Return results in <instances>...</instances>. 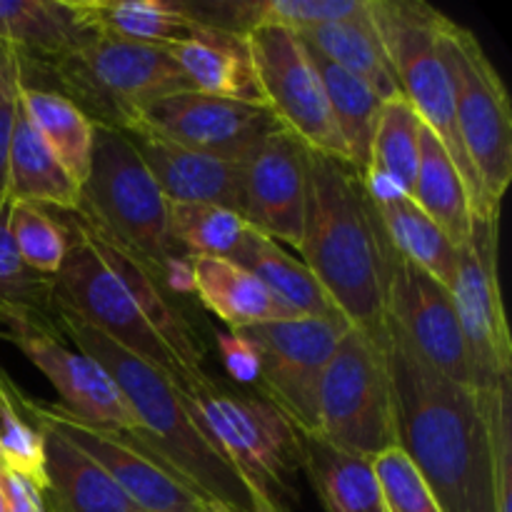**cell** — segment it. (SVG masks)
I'll use <instances>...</instances> for the list:
<instances>
[{
	"label": "cell",
	"instance_id": "cell-34",
	"mask_svg": "<svg viewBox=\"0 0 512 512\" xmlns=\"http://www.w3.org/2000/svg\"><path fill=\"white\" fill-rule=\"evenodd\" d=\"M308 53L313 58L320 80H323L330 113H333L338 133L343 138L345 153H348V163L363 175L368 170L370 145H373L375 125H378V115L385 100L368 83H363L353 73L330 63L325 55H320L310 45Z\"/></svg>",
	"mask_w": 512,
	"mask_h": 512
},
{
	"label": "cell",
	"instance_id": "cell-15",
	"mask_svg": "<svg viewBox=\"0 0 512 512\" xmlns=\"http://www.w3.org/2000/svg\"><path fill=\"white\" fill-rule=\"evenodd\" d=\"M275 128L280 123L265 105L183 90L150 103L123 133L150 135L195 153L240 163Z\"/></svg>",
	"mask_w": 512,
	"mask_h": 512
},
{
	"label": "cell",
	"instance_id": "cell-29",
	"mask_svg": "<svg viewBox=\"0 0 512 512\" xmlns=\"http://www.w3.org/2000/svg\"><path fill=\"white\" fill-rule=\"evenodd\" d=\"M8 200L40 205L48 210H78L80 188L38 130L25 118L23 108L15 118L8 153Z\"/></svg>",
	"mask_w": 512,
	"mask_h": 512
},
{
	"label": "cell",
	"instance_id": "cell-5",
	"mask_svg": "<svg viewBox=\"0 0 512 512\" xmlns=\"http://www.w3.org/2000/svg\"><path fill=\"white\" fill-rule=\"evenodd\" d=\"M370 15L385 45L400 95L413 105L420 123L433 130L468 185L473 213L480 218L500 215L488 208L475 170L465 155L455 120L453 83L445 65L440 33L448 15L423 0H370Z\"/></svg>",
	"mask_w": 512,
	"mask_h": 512
},
{
	"label": "cell",
	"instance_id": "cell-10",
	"mask_svg": "<svg viewBox=\"0 0 512 512\" xmlns=\"http://www.w3.org/2000/svg\"><path fill=\"white\" fill-rule=\"evenodd\" d=\"M68 233V253H65L63 265L58 273L50 278V293L58 308L68 310L75 318L85 320L90 328L108 335L113 343L133 353L135 358L145 360L168 375L180 390L188 388L190 383L200 380L203 375H190L183 365L178 363L168 345L155 335V330L145 323L138 305L123 288L118 275L100 260V255L70 228L68 220L60 210H53Z\"/></svg>",
	"mask_w": 512,
	"mask_h": 512
},
{
	"label": "cell",
	"instance_id": "cell-1",
	"mask_svg": "<svg viewBox=\"0 0 512 512\" xmlns=\"http://www.w3.org/2000/svg\"><path fill=\"white\" fill-rule=\"evenodd\" d=\"M395 445L440 512H500L493 450L478 393L430 368L388 320Z\"/></svg>",
	"mask_w": 512,
	"mask_h": 512
},
{
	"label": "cell",
	"instance_id": "cell-27",
	"mask_svg": "<svg viewBox=\"0 0 512 512\" xmlns=\"http://www.w3.org/2000/svg\"><path fill=\"white\" fill-rule=\"evenodd\" d=\"M420 133L423 123L403 95L385 100L370 145L368 170L363 173L370 198L390 200L413 195L420 160Z\"/></svg>",
	"mask_w": 512,
	"mask_h": 512
},
{
	"label": "cell",
	"instance_id": "cell-44",
	"mask_svg": "<svg viewBox=\"0 0 512 512\" xmlns=\"http://www.w3.org/2000/svg\"><path fill=\"white\" fill-rule=\"evenodd\" d=\"M200 512H225V510H220L218 505H205V508L200 510Z\"/></svg>",
	"mask_w": 512,
	"mask_h": 512
},
{
	"label": "cell",
	"instance_id": "cell-6",
	"mask_svg": "<svg viewBox=\"0 0 512 512\" xmlns=\"http://www.w3.org/2000/svg\"><path fill=\"white\" fill-rule=\"evenodd\" d=\"M78 213L145 260L160 278L170 265L190 258L170 235L168 200L123 130L95 125L93 158L80 185Z\"/></svg>",
	"mask_w": 512,
	"mask_h": 512
},
{
	"label": "cell",
	"instance_id": "cell-22",
	"mask_svg": "<svg viewBox=\"0 0 512 512\" xmlns=\"http://www.w3.org/2000/svg\"><path fill=\"white\" fill-rule=\"evenodd\" d=\"M40 428L45 435L43 495L50 512H143L98 463L55 430Z\"/></svg>",
	"mask_w": 512,
	"mask_h": 512
},
{
	"label": "cell",
	"instance_id": "cell-14",
	"mask_svg": "<svg viewBox=\"0 0 512 512\" xmlns=\"http://www.w3.org/2000/svg\"><path fill=\"white\" fill-rule=\"evenodd\" d=\"M25 408L40 425L63 435L70 445L98 463L143 512H200L205 505H213L133 435L95 428L73 418L60 405L40 403L30 395H25Z\"/></svg>",
	"mask_w": 512,
	"mask_h": 512
},
{
	"label": "cell",
	"instance_id": "cell-25",
	"mask_svg": "<svg viewBox=\"0 0 512 512\" xmlns=\"http://www.w3.org/2000/svg\"><path fill=\"white\" fill-rule=\"evenodd\" d=\"M75 8L95 35L125 43L170 48L203 30L183 0H75Z\"/></svg>",
	"mask_w": 512,
	"mask_h": 512
},
{
	"label": "cell",
	"instance_id": "cell-45",
	"mask_svg": "<svg viewBox=\"0 0 512 512\" xmlns=\"http://www.w3.org/2000/svg\"><path fill=\"white\" fill-rule=\"evenodd\" d=\"M0 512H8V505H5V498H3V493H0Z\"/></svg>",
	"mask_w": 512,
	"mask_h": 512
},
{
	"label": "cell",
	"instance_id": "cell-24",
	"mask_svg": "<svg viewBox=\"0 0 512 512\" xmlns=\"http://www.w3.org/2000/svg\"><path fill=\"white\" fill-rule=\"evenodd\" d=\"M93 38L75 0H0V45L33 65L50 63Z\"/></svg>",
	"mask_w": 512,
	"mask_h": 512
},
{
	"label": "cell",
	"instance_id": "cell-2",
	"mask_svg": "<svg viewBox=\"0 0 512 512\" xmlns=\"http://www.w3.org/2000/svg\"><path fill=\"white\" fill-rule=\"evenodd\" d=\"M298 253L340 315L385 343L395 250L363 175L345 160L310 150L308 208Z\"/></svg>",
	"mask_w": 512,
	"mask_h": 512
},
{
	"label": "cell",
	"instance_id": "cell-19",
	"mask_svg": "<svg viewBox=\"0 0 512 512\" xmlns=\"http://www.w3.org/2000/svg\"><path fill=\"white\" fill-rule=\"evenodd\" d=\"M63 218L68 220L70 228L100 255L105 265L118 275V280L123 283V288L128 290V295L133 298V303L138 305L140 315L145 318V323L155 330L160 340L168 345L170 353L178 358V363L188 370L190 375H208L203 370L205 363V343L203 338L195 330V323L190 320V315L185 313L183 303L165 288L163 278L150 268L145 260H140L138 255L130 253L125 245H120L118 240L110 238L105 230H100L98 225L90 223L85 215H80L78 210H60Z\"/></svg>",
	"mask_w": 512,
	"mask_h": 512
},
{
	"label": "cell",
	"instance_id": "cell-30",
	"mask_svg": "<svg viewBox=\"0 0 512 512\" xmlns=\"http://www.w3.org/2000/svg\"><path fill=\"white\" fill-rule=\"evenodd\" d=\"M410 198L448 235L455 248L468 240L475 218L468 185L438 135L425 125L420 133L418 175Z\"/></svg>",
	"mask_w": 512,
	"mask_h": 512
},
{
	"label": "cell",
	"instance_id": "cell-12",
	"mask_svg": "<svg viewBox=\"0 0 512 512\" xmlns=\"http://www.w3.org/2000/svg\"><path fill=\"white\" fill-rule=\"evenodd\" d=\"M498 218L475 215L468 240L458 245V268L450 283L473 390H490L512 378V340L498 275Z\"/></svg>",
	"mask_w": 512,
	"mask_h": 512
},
{
	"label": "cell",
	"instance_id": "cell-4",
	"mask_svg": "<svg viewBox=\"0 0 512 512\" xmlns=\"http://www.w3.org/2000/svg\"><path fill=\"white\" fill-rule=\"evenodd\" d=\"M180 398L195 428L243 480L258 508L285 512V500L298 495L290 480L300 470V430L288 415L263 393L230 390L210 375L180 390Z\"/></svg>",
	"mask_w": 512,
	"mask_h": 512
},
{
	"label": "cell",
	"instance_id": "cell-18",
	"mask_svg": "<svg viewBox=\"0 0 512 512\" xmlns=\"http://www.w3.org/2000/svg\"><path fill=\"white\" fill-rule=\"evenodd\" d=\"M13 343L60 395V408L73 418L113 433H133L135 418L108 370L88 353L70 348L63 330H18L3 335Z\"/></svg>",
	"mask_w": 512,
	"mask_h": 512
},
{
	"label": "cell",
	"instance_id": "cell-13",
	"mask_svg": "<svg viewBox=\"0 0 512 512\" xmlns=\"http://www.w3.org/2000/svg\"><path fill=\"white\" fill-rule=\"evenodd\" d=\"M348 328L345 318H290L238 330L260 355V393L300 433H318L320 380Z\"/></svg>",
	"mask_w": 512,
	"mask_h": 512
},
{
	"label": "cell",
	"instance_id": "cell-26",
	"mask_svg": "<svg viewBox=\"0 0 512 512\" xmlns=\"http://www.w3.org/2000/svg\"><path fill=\"white\" fill-rule=\"evenodd\" d=\"M300 470L313 483L325 512H385L368 458L335 448L315 433H300Z\"/></svg>",
	"mask_w": 512,
	"mask_h": 512
},
{
	"label": "cell",
	"instance_id": "cell-35",
	"mask_svg": "<svg viewBox=\"0 0 512 512\" xmlns=\"http://www.w3.org/2000/svg\"><path fill=\"white\" fill-rule=\"evenodd\" d=\"M373 203L378 208L383 228L395 253L418 265L428 275H433L445 288H450L455 278V268H458V248L450 243L448 235L408 195L390 200H373Z\"/></svg>",
	"mask_w": 512,
	"mask_h": 512
},
{
	"label": "cell",
	"instance_id": "cell-21",
	"mask_svg": "<svg viewBox=\"0 0 512 512\" xmlns=\"http://www.w3.org/2000/svg\"><path fill=\"white\" fill-rule=\"evenodd\" d=\"M190 88L203 95L265 105L245 35L203 25L195 38L170 45Z\"/></svg>",
	"mask_w": 512,
	"mask_h": 512
},
{
	"label": "cell",
	"instance_id": "cell-7",
	"mask_svg": "<svg viewBox=\"0 0 512 512\" xmlns=\"http://www.w3.org/2000/svg\"><path fill=\"white\" fill-rule=\"evenodd\" d=\"M45 68L55 80L53 90L73 100L90 123L115 130H128L155 100L193 90L168 48L103 35L50 60Z\"/></svg>",
	"mask_w": 512,
	"mask_h": 512
},
{
	"label": "cell",
	"instance_id": "cell-37",
	"mask_svg": "<svg viewBox=\"0 0 512 512\" xmlns=\"http://www.w3.org/2000/svg\"><path fill=\"white\" fill-rule=\"evenodd\" d=\"M0 465L45 490V435L25 408V393L0 370Z\"/></svg>",
	"mask_w": 512,
	"mask_h": 512
},
{
	"label": "cell",
	"instance_id": "cell-33",
	"mask_svg": "<svg viewBox=\"0 0 512 512\" xmlns=\"http://www.w3.org/2000/svg\"><path fill=\"white\" fill-rule=\"evenodd\" d=\"M10 200L0 198V335L18 330H60L50 278L20 260L8 225Z\"/></svg>",
	"mask_w": 512,
	"mask_h": 512
},
{
	"label": "cell",
	"instance_id": "cell-36",
	"mask_svg": "<svg viewBox=\"0 0 512 512\" xmlns=\"http://www.w3.org/2000/svg\"><path fill=\"white\" fill-rule=\"evenodd\" d=\"M168 225L175 245L190 258L238 260L248 243L250 225L223 205L168 203Z\"/></svg>",
	"mask_w": 512,
	"mask_h": 512
},
{
	"label": "cell",
	"instance_id": "cell-11",
	"mask_svg": "<svg viewBox=\"0 0 512 512\" xmlns=\"http://www.w3.org/2000/svg\"><path fill=\"white\" fill-rule=\"evenodd\" d=\"M245 38L263 90L265 108L273 113V118L295 138L303 140L313 153L348 163L323 80L303 38L283 25H258Z\"/></svg>",
	"mask_w": 512,
	"mask_h": 512
},
{
	"label": "cell",
	"instance_id": "cell-32",
	"mask_svg": "<svg viewBox=\"0 0 512 512\" xmlns=\"http://www.w3.org/2000/svg\"><path fill=\"white\" fill-rule=\"evenodd\" d=\"M20 108L45 140L65 173L80 185L90 173L95 125L70 98L53 88L25 85L20 88Z\"/></svg>",
	"mask_w": 512,
	"mask_h": 512
},
{
	"label": "cell",
	"instance_id": "cell-46",
	"mask_svg": "<svg viewBox=\"0 0 512 512\" xmlns=\"http://www.w3.org/2000/svg\"><path fill=\"white\" fill-rule=\"evenodd\" d=\"M253 512H275V510H268V508H258V510H253Z\"/></svg>",
	"mask_w": 512,
	"mask_h": 512
},
{
	"label": "cell",
	"instance_id": "cell-9",
	"mask_svg": "<svg viewBox=\"0 0 512 512\" xmlns=\"http://www.w3.org/2000/svg\"><path fill=\"white\" fill-rule=\"evenodd\" d=\"M315 435L368 460L395 448L393 388L385 343L353 325L340 338L320 380Z\"/></svg>",
	"mask_w": 512,
	"mask_h": 512
},
{
	"label": "cell",
	"instance_id": "cell-28",
	"mask_svg": "<svg viewBox=\"0 0 512 512\" xmlns=\"http://www.w3.org/2000/svg\"><path fill=\"white\" fill-rule=\"evenodd\" d=\"M298 35L303 38V43L325 55L330 63L368 83L383 100L400 95L393 65H390L385 45L375 28L373 15H370V0H365L363 10H358L355 15L300 30Z\"/></svg>",
	"mask_w": 512,
	"mask_h": 512
},
{
	"label": "cell",
	"instance_id": "cell-39",
	"mask_svg": "<svg viewBox=\"0 0 512 512\" xmlns=\"http://www.w3.org/2000/svg\"><path fill=\"white\" fill-rule=\"evenodd\" d=\"M370 463L378 478L385 512H440L418 468L398 445L375 455Z\"/></svg>",
	"mask_w": 512,
	"mask_h": 512
},
{
	"label": "cell",
	"instance_id": "cell-20",
	"mask_svg": "<svg viewBox=\"0 0 512 512\" xmlns=\"http://www.w3.org/2000/svg\"><path fill=\"white\" fill-rule=\"evenodd\" d=\"M168 203H210L243 213V168L168 140L125 133Z\"/></svg>",
	"mask_w": 512,
	"mask_h": 512
},
{
	"label": "cell",
	"instance_id": "cell-3",
	"mask_svg": "<svg viewBox=\"0 0 512 512\" xmlns=\"http://www.w3.org/2000/svg\"><path fill=\"white\" fill-rule=\"evenodd\" d=\"M58 308V305H55ZM58 323L65 338L78 350L98 360L123 393L135 418L133 438L153 450L160 460L178 470L193 488L225 512H253L258 503L235 470L210 448L190 420L180 390L168 375L90 328L85 320L58 308Z\"/></svg>",
	"mask_w": 512,
	"mask_h": 512
},
{
	"label": "cell",
	"instance_id": "cell-41",
	"mask_svg": "<svg viewBox=\"0 0 512 512\" xmlns=\"http://www.w3.org/2000/svg\"><path fill=\"white\" fill-rule=\"evenodd\" d=\"M25 83L23 58L18 50L0 45V198H8V153L15 118L20 110V88Z\"/></svg>",
	"mask_w": 512,
	"mask_h": 512
},
{
	"label": "cell",
	"instance_id": "cell-38",
	"mask_svg": "<svg viewBox=\"0 0 512 512\" xmlns=\"http://www.w3.org/2000/svg\"><path fill=\"white\" fill-rule=\"evenodd\" d=\"M8 225L20 260L33 273L53 278L68 253V233L58 215L40 205L10 200Z\"/></svg>",
	"mask_w": 512,
	"mask_h": 512
},
{
	"label": "cell",
	"instance_id": "cell-40",
	"mask_svg": "<svg viewBox=\"0 0 512 512\" xmlns=\"http://www.w3.org/2000/svg\"><path fill=\"white\" fill-rule=\"evenodd\" d=\"M365 0H258V25L308 30L363 10Z\"/></svg>",
	"mask_w": 512,
	"mask_h": 512
},
{
	"label": "cell",
	"instance_id": "cell-17",
	"mask_svg": "<svg viewBox=\"0 0 512 512\" xmlns=\"http://www.w3.org/2000/svg\"><path fill=\"white\" fill-rule=\"evenodd\" d=\"M388 320L430 368L453 383L473 388L468 350L450 288L398 253L390 265Z\"/></svg>",
	"mask_w": 512,
	"mask_h": 512
},
{
	"label": "cell",
	"instance_id": "cell-8",
	"mask_svg": "<svg viewBox=\"0 0 512 512\" xmlns=\"http://www.w3.org/2000/svg\"><path fill=\"white\" fill-rule=\"evenodd\" d=\"M453 83L455 120L465 155L475 170L488 208L500 210L512 180V110L503 78L480 40L455 20L440 33Z\"/></svg>",
	"mask_w": 512,
	"mask_h": 512
},
{
	"label": "cell",
	"instance_id": "cell-43",
	"mask_svg": "<svg viewBox=\"0 0 512 512\" xmlns=\"http://www.w3.org/2000/svg\"><path fill=\"white\" fill-rule=\"evenodd\" d=\"M0 493H3L8 512H50L43 490L3 465H0Z\"/></svg>",
	"mask_w": 512,
	"mask_h": 512
},
{
	"label": "cell",
	"instance_id": "cell-23",
	"mask_svg": "<svg viewBox=\"0 0 512 512\" xmlns=\"http://www.w3.org/2000/svg\"><path fill=\"white\" fill-rule=\"evenodd\" d=\"M193 293L225 330H245L255 325L298 318L290 313L250 270L223 258H190Z\"/></svg>",
	"mask_w": 512,
	"mask_h": 512
},
{
	"label": "cell",
	"instance_id": "cell-16",
	"mask_svg": "<svg viewBox=\"0 0 512 512\" xmlns=\"http://www.w3.org/2000/svg\"><path fill=\"white\" fill-rule=\"evenodd\" d=\"M310 148L283 125L243 160V218L275 243L300 248L308 208Z\"/></svg>",
	"mask_w": 512,
	"mask_h": 512
},
{
	"label": "cell",
	"instance_id": "cell-42",
	"mask_svg": "<svg viewBox=\"0 0 512 512\" xmlns=\"http://www.w3.org/2000/svg\"><path fill=\"white\" fill-rule=\"evenodd\" d=\"M215 345H218L220 360L235 383L258 385L260 355L255 345L238 330H215Z\"/></svg>",
	"mask_w": 512,
	"mask_h": 512
},
{
	"label": "cell",
	"instance_id": "cell-31",
	"mask_svg": "<svg viewBox=\"0 0 512 512\" xmlns=\"http://www.w3.org/2000/svg\"><path fill=\"white\" fill-rule=\"evenodd\" d=\"M235 263L250 270L298 318H343L308 265L255 228Z\"/></svg>",
	"mask_w": 512,
	"mask_h": 512
}]
</instances>
